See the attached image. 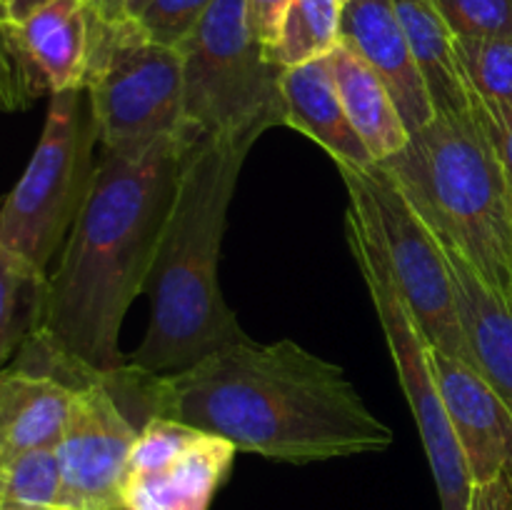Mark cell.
<instances>
[{
  "mask_svg": "<svg viewBox=\"0 0 512 510\" xmlns=\"http://www.w3.org/2000/svg\"><path fill=\"white\" fill-rule=\"evenodd\" d=\"M153 418H173L278 463L383 453L393 430L370 413L345 370L295 340L228 345L155 375Z\"/></svg>",
  "mask_w": 512,
  "mask_h": 510,
  "instance_id": "1",
  "label": "cell"
},
{
  "mask_svg": "<svg viewBox=\"0 0 512 510\" xmlns=\"http://www.w3.org/2000/svg\"><path fill=\"white\" fill-rule=\"evenodd\" d=\"M193 138L183 128L138 150H103L35 330L70 363L95 373L128 365L120 328L145 288Z\"/></svg>",
  "mask_w": 512,
  "mask_h": 510,
  "instance_id": "2",
  "label": "cell"
},
{
  "mask_svg": "<svg viewBox=\"0 0 512 510\" xmlns=\"http://www.w3.org/2000/svg\"><path fill=\"white\" fill-rule=\"evenodd\" d=\"M253 135L193 138L185 148L175 198L143 293L150 300L145 338L130 363L170 375L250 335L223 298L220 243Z\"/></svg>",
  "mask_w": 512,
  "mask_h": 510,
  "instance_id": "3",
  "label": "cell"
},
{
  "mask_svg": "<svg viewBox=\"0 0 512 510\" xmlns=\"http://www.w3.org/2000/svg\"><path fill=\"white\" fill-rule=\"evenodd\" d=\"M380 165L440 240L510 293L512 185L473 108L435 115Z\"/></svg>",
  "mask_w": 512,
  "mask_h": 510,
  "instance_id": "4",
  "label": "cell"
},
{
  "mask_svg": "<svg viewBox=\"0 0 512 510\" xmlns=\"http://www.w3.org/2000/svg\"><path fill=\"white\" fill-rule=\"evenodd\" d=\"M183 128L198 138L253 135L285 125L283 70L255 40L248 0H215L178 45Z\"/></svg>",
  "mask_w": 512,
  "mask_h": 510,
  "instance_id": "5",
  "label": "cell"
},
{
  "mask_svg": "<svg viewBox=\"0 0 512 510\" xmlns=\"http://www.w3.org/2000/svg\"><path fill=\"white\" fill-rule=\"evenodd\" d=\"M83 88L103 150H138L183 130V60L138 20L105 15L93 3Z\"/></svg>",
  "mask_w": 512,
  "mask_h": 510,
  "instance_id": "6",
  "label": "cell"
},
{
  "mask_svg": "<svg viewBox=\"0 0 512 510\" xmlns=\"http://www.w3.org/2000/svg\"><path fill=\"white\" fill-rule=\"evenodd\" d=\"M100 143L88 90L50 95L48 118L28 168L0 200V245L45 273L88 200Z\"/></svg>",
  "mask_w": 512,
  "mask_h": 510,
  "instance_id": "7",
  "label": "cell"
},
{
  "mask_svg": "<svg viewBox=\"0 0 512 510\" xmlns=\"http://www.w3.org/2000/svg\"><path fill=\"white\" fill-rule=\"evenodd\" d=\"M335 165L348 188V210H353L378 243L390 275L428 343L433 350L473 363L455 308L453 273L438 235L383 165Z\"/></svg>",
  "mask_w": 512,
  "mask_h": 510,
  "instance_id": "8",
  "label": "cell"
},
{
  "mask_svg": "<svg viewBox=\"0 0 512 510\" xmlns=\"http://www.w3.org/2000/svg\"><path fill=\"white\" fill-rule=\"evenodd\" d=\"M345 235H348L355 265H358L360 275L368 285L370 300H373L375 313L383 325L385 343H388L390 358L398 370L405 400H408L415 423H418L430 470H433L435 488L440 495V505H443V510H470L475 485L458 438L450 428L448 413H445L438 370H435L433 360V345L428 343L418 320L405 305L378 243L370 238V233L355 218L353 210H348V215H345Z\"/></svg>",
  "mask_w": 512,
  "mask_h": 510,
  "instance_id": "9",
  "label": "cell"
},
{
  "mask_svg": "<svg viewBox=\"0 0 512 510\" xmlns=\"http://www.w3.org/2000/svg\"><path fill=\"white\" fill-rule=\"evenodd\" d=\"M140 428L100 373L75 390L63 438L55 445L63 473V508L103 510L123 503L130 453Z\"/></svg>",
  "mask_w": 512,
  "mask_h": 510,
  "instance_id": "10",
  "label": "cell"
},
{
  "mask_svg": "<svg viewBox=\"0 0 512 510\" xmlns=\"http://www.w3.org/2000/svg\"><path fill=\"white\" fill-rule=\"evenodd\" d=\"M440 395L473 485L512 473V410L473 363L433 350Z\"/></svg>",
  "mask_w": 512,
  "mask_h": 510,
  "instance_id": "11",
  "label": "cell"
},
{
  "mask_svg": "<svg viewBox=\"0 0 512 510\" xmlns=\"http://www.w3.org/2000/svg\"><path fill=\"white\" fill-rule=\"evenodd\" d=\"M90 25L93 3L88 0H50L18 23L5 18V30L30 98L83 88Z\"/></svg>",
  "mask_w": 512,
  "mask_h": 510,
  "instance_id": "12",
  "label": "cell"
},
{
  "mask_svg": "<svg viewBox=\"0 0 512 510\" xmlns=\"http://www.w3.org/2000/svg\"><path fill=\"white\" fill-rule=\"evenodd\" d=\"M340 43L380 75L410 135L435 118L428 85L415 63L393 0H348L340 18Z\"/></svg>",
  "mask_w": 512,
  "mask_h": 510,
  "instance_id": "13",
  "label": "cell"
},
{
  "mask_svg": "<svg viewBox=\"0 0 512 510\" xmlns=\"http://www.w3.org/2000/svg\"><path fill=\"white\" fill-rule=\"evenodd\" d=\"M440 240V238H438ZM455 285V308L470 360L512 410V298L455 245L440 240Z\"/></svg>",
  "mask_w": 512,
  "mask_h": 510,
  "instance_id": "14",
  "label": "cell"
},
{
  "mask_svg": "<svg viewBox=\"0 0 512 510\" xmlns=\"http://www.w3.org/2000/svg\"><path fill=\"white\" fill-rule=\"evenodd\" d=\"M280 90H283L288 128H295L298 133L315 140L335 163L353 165V168L375 165L373 155L355 133L348 113L340 103L328 60L318 58L285 68L283 78H280Z\"/></svg>",
  "mask_w": 512,
  "mask_h": 510,
  "instance_id": "15",
  "label": "cell"
},
{
  "mask_svg": "<svg viewBox=\"0 0 512 510\" xmlns=\"http://www.w3.org/2000/svg\"><path fill=\"white\" fill-rule=\"evenodd\" d=\"M235 453L238 448L230 440L203 433L193 448L163 470L128 475L123 503L135 510H208L233 470Z\"/></svg>",
  "mask_w": 512,
  "mask_h": 510,
  "instance_id": "16",
  "label": "cell"
},
{
  "mask_svg": "<svg viewBox=\"0 0 512 510\" xmlns=\"http://www.w3.org/2000/svg\"><path fill=\"white\" fill-rule=\"evenodd\" d=\"M75 390L45 375L0 370V465L63 438Z\"/></svg>",
  "mask_w": 512,
  "mask_h": 510,
  "instance_id": "17",
  "label": "cell"
},
{
  "mask_svg": "<svg viewBox=\"0 0 512 510\" xmlns=\"http://www.w3.org/2000/svg\"><path fill=\"white\" fill-rule=\"evenodd\" d=\"M325 60H328L330 75H333L350 125L360 135L375 163H383L400 153L408 145L410 133L380 75L343 43L330 50Z\"/></svg>",
  "mask_w": 512,
  "mask_h": 510,
  "instance_id": "18",
  "label": "cell"
},
{
  "mask_svg": "<svg viewBox=\"0 0 512 510\" xmlns=\"http://www.w3.org/2000/svg\"><path fill=\"white\" fill-rule=\"evenodd\" d=\"M408 35L410 50L428 85L435 115H460L470 110V88L460 68L455 35L433 0H393Z\"/></svg>",
  "mask_w": 512,
  "mask_h": 510,
  "instance_id": "19",
  "label": "cell"
},
{
  "mask_svg": "<svg viewBox=\"0 0 512 510\" xmlns=\"http://www.w3.org/2000/svg\"><path fill=\"white\" fill-rule=\"evenodd\" d=\"M48 275L0 245V370L15 348L38 330Z\"/></svg>",
  "mask_w": 512,
  "mask_h": 510,
  "instance_id": "20",
  "label": "cell"
},
{
  "mask_svg": "<svg viewBox=\"0 0 512 510\" xmlns=\"http://www.w3.org/2000/svg\"><path fill=\"white\" fill-rule=\"evenodd\" d=\"M343 0H290L278 43L270 50V60L280 68L325 58L340 43Z\"/></svg>",
  "mask_w": 512,
  "mask_h": 510,
  "instance_id": "21",
  "label": "cell"
},
{
  "mask_svg": "<svg viewBox=\"0 0 512 510\" xmlns=\"http://www.w3.org/2000/svg\"><path fill=\"white\" fill-rule=\"evenodd\" d=\"M470 103L485 113H512V38H455Z\"/></svg>",
  "mask_w": 512,
  "mask_h": 510,
  "instance_id": "22",
  "label": "cell"
},
{
  "mask_svg": "<svg viewBox=\"0 0 512 510\" xmlns=\"http://www.w3.org/2000/svg\"><path fill=\"white\" fill-rule=\"evenodd\" d=\"M5 500L40 508H63V473L58 450L35 448L0 465Z\"/></svg>",
  "mask_w": 512,
  "mask_h": 510,
  "instance_id": "23",
  "label": "cell"
},
{
  "mask_svg": "<svg viewBox=\"0 0 512 510\" xmlns=\"http://www.w3.org/2000/svg\"><path fill=\"white\" fill-rule=\"evenodd\" d=\"M205 430L193 428L188 423H180L173 418H150L148 423L140 428L138 438H135L133 453H130L128 475H143L163 470L173 460L188 448H193L200 440Z\"/></svg>",
  "mask_w": 512,
  "mask_h": 510,
  "instance_id": "24",
  "label": "cell"
},
{
  "mask_svg": "<svg viewBox=\"0 0 512 510\" xmlns=\"http://www.w3.org/2000/svg\"><path fill=\"white\" fill-rule=\"evenodd\" d=\"M455 38H512V0H433Z\"/></svg>",
  "mask_w": 512,
  "mask_h": 510,
  "instance_id": "25",
  "label": "cell"
},
{
  "mask_svg": "<svg viewBox=\"0 0 512 510\" xmlns=\"http://www.w3.org/2000/svg\"><path fill=\"white\" fill-rule=\"evenodd\" d=\"M215 0H148L130 18L138 20L140 28L160 45L178 48L203 20Z\"/></svg>",
  "mask_w": 512,
  "mask_h": 510,
  "instance_id": "26",
  "label": "cell"
},
{
  "mask_svg": "<svg viewBox=\"0 0 512 510\" xmlns=\"http://www.w3.org/2000/svg\"><path fill=\"white\" fill-rule=\"evenodd\" d=\"M30 90L5 30V10L0 5V110H20L30 103Z\"/></svg>",
  "mask_w": 512,
  "mask_h": 510,
  "instance_id": "27",
  "label": "cell"
},
{
  "mask_svg": "<svg viewBox=\"0 0 512 510\" xmlns=\"http://www.w3.org/2000/svg\"><path fill=\"white\" fill-rule=\"evenodd\" d=\"M290 0H248V23L255 40L265 50H273L283 30L285 15H288Z\"/></svg>",
  "mask_w": 512,
  "mask_h": 510,
  "instance_id": "28",
  "label": "cell"
},
{
  "mask_svg": "<svg viewBox=\"0 0 512 510\" xmlns=\"http://www.w3.org/2000/svg\"><path fill=\"white\" fill-rule=\"evenodd\" d=\"M470 108H473L475 118L480 120V125L488 133L490 143L498 150V158L512 185V113H485V110L475 108V105H470Z\"/></svg>",
  "mask_w": 512,
  "mask_h": 510,
  "instance_id": "29",
  "label": "cell"
},
{
  "mask_svg": "<svg viewBox=\"0 0 512 510\" xmlns=\"http://www.w3.org/2000/svg\"><path fill=\"white\" fill-rule=\"evenodd\" d=\"M470 510H512V475L503 473L493 483L475 485Z\"/></svg>",
  "mask_w": 512,
  "mask_h": 510,
  "instance_id": "30",
  "label": "cell"
},
{
  "mask_svg": "<svg viewBox=\"0 0 512 510\" xmlns=\"http://www.w3.org/2000/svg\"><path fill=\"white\" fill-rule=\"evenodd\" d=\"M0 3H3L5 18L13 20V23H18V20L28 18L33 10L43 8V5L50 3V0H0ZM88 3H95V0H88Z\"/></svg>",
  "mask_w": 512,
  "mask_h": 510,
  "instance_id": "31",
  "label": "cell"
},
{
  "mask_svg": "<svg viewBox=\"0 0 512 510\" xmlns=\"http://www.w3.org/2000/svg\"><path fill=\"white\" fill-rule=\"evenodd\" d=\"M148 0H95V8L105 15H115V13H125V15H135Z\"/></svg>",
  "mask_w": 512,
  "mask_h": 510,
  "instance_id": "32",
  "label": "cell"
},
{
  "mask_svg": "<svg viewBox=\"0 0 512 510\" xmlns=\"http://www.w3.org/2000/svg\"><path fill=\"white\" fill-rule=\"evenodd\" d=\"M0 510H68V508H40V505H23V503H15V500L3 498Z\"/></svg>",
  "mask_w": 512,
  "mask_h": 510,
  "instance_id": "33",
  "label": "cell"
},
{
  "mask_svg": "<svg viewBox=\"0 0 512 510\" xmlns=\"http://www.w3.org/2000/svg\"><path fill=\"white\" fill-rule=\"evenodd\" d=\"M103 510H135V508H130L128 503H115V505H108V508H103Z\"/></svg>",
  "mask_w": 512,
  "mask_h": 510,
  "instance_id": "34",
  "label": "cell"
},
{
  "mask_svg": "<svg viewBox=\"0 0 512 510\" xmlns=\"http://www.w3.org/2000/svg\"><path fill=\"white\" fill-rule=\"evenodd\" d=\"M3 498H5V495H3V475H0V503H3Z\"/></svg>",
  "mask_w": 512,
  "mask_h": 510,
  "instance_id": "35",
  "label": "cell"
},
{
  "mask_svg": "<svg viewBox=\"0 0 512 510\" xmlns=\"http://www.w3.org/2000/svg\"><path fill=\"white\" fill-rule=\"evenodd\" d=\"M510 298H512V285H510Z\"/></svg>",
  "mask_w": 512,
  "mask_h": 510,
  "instance_id": "36",
  "label": "cell"
},
{
  "mask_svg": "<svg viewBox=\"0 0 512 510\" xmlns=\"http://www.w3.org/2000/svg\"><path fill=\"white\" fill-rule=\"evenodd\" d=\"M343 3H348V0H343Z\"/></svg>",
  "mask_w": 512,
  "mask_h": 510,
  "instance_id": "37",
  "label": "cell"
},
{
  "mask_svg": "<svg viewBox=\"0 0 512 510\" xmlns=\"http://www.w3.org/2000/svg\"><path fill=\"white\" fill-rule=\"evenodd\" d=\"M0 5H3V3H0Z\"/></svg>",
  "mask_w": 512,
  "mask_h": 510,
  "instance_id": "38",
  "label": "cell"
},
{
  "mask_svg": "<svg viewBox=\"0 0 512 510\" xmlns=\"http://www.w3.org/2000/svg\"><path fill=\"white\" fill-rule=\"evenodd\" d=\"M510 475H512V473H510Z\"/></svg>",
  "mask_w": 512,
  "mask_h": 510,
  "instance_id": "39",
  "label": "cell"
}]
</instances>
